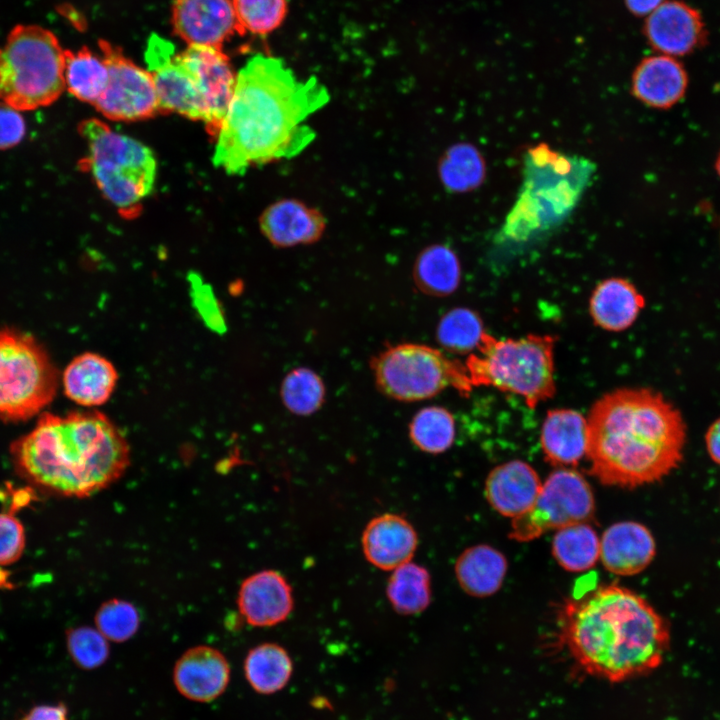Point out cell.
<instances>
[{"instance_id": "6da1fadb", "label": "cell", "mask_w": 720, "mask_h": 720, "mask_svg": "<svg viewBox=\"0 0 720 720\" xmlns=\"http://www.w3.org/2000/svg\"><path fill=\"white\" fill-rule=\"evenodd\" d=\"M329 99L316 77L300 80L281 59L254 55L237 73L216 136L215 166L242 175L252 166L297 156L316 137L306 120Z\"/></svg>"}, {"instance_id": "7a4b0ae2", "label": "cell", "mask_w": 720, "mask_h": 720, "mask_svg": "<svg viewBox=\"0 0 720 720\" xmlns=\"http://www.w3.org/2000/svg\"><path fill=\"white\" fill-rule=\"evenodd\" d=\"M685 442L680 411L649 388L607 393L588 415L589 472L604 485L635 488L662 479L680 464Z\"/></svg>"}, {"instance_id": "3957f363", "label": "cell", "mask_w": 720, "mask_h": 720, "mask_svg": "<svg viewBox=\"0 0 720 720\" xmlns=\"http://www.w3.org/2000/svg\"><path fill=\"white\" fill-rule=\"evenodd\" d=\"M559 640L588 675L612 683L646 675L669 647L665 620L640 595L615 583L567 599Z\"/></svg>"}, {"instance_id": "277c9868", "label": "cell", "mask_w": 720, "mask_h": 720, "mask_svg": "<svg viewBox=\"0 0 720 720\" xmlns=\"http://www.w3.org/2000/svg\"><path fill=\"white\" fill-rule=\"evenodd\" d=\"M18 474L42 490L89 497L117 481L130 463L129 444L103 413H43L10 445Z\"/></svg>"}, {"instance_id": "5b68a950", "label": "cell", "mask_w": 720, "mask_h": 720, "mask_svg": "<svg viewBox=\"0 0 720 720\" xmlns=\"http://www.w3.org/2000/svg\"><path fill=\"white\" fill-rule=\"evenodd\" d=\"M595 171L594 162L584 156L554 150L546 143L530 147L523 158L518 196L495 243L528 245L557 230L579 204Z\"/></svg>"}, {"instance_id": "8992f818", "label": "cell", "mask_w": 720, "mask_h": 720, "mask_svg": "<svg viewBox=\"0 0 720 720\" xmlns=\"http://www.w3.org/2000/svg\"><path fill=\"white\" fill-rule=\"evenodd\" d=\"M79 133L87 146L81 169L90 174L121 216L128 219L138 216L156 178L153 152L97 119L82 121Z\"/></svg>"}, {"instance_id": "52a82bcc", "label": "cell", "mask_w": 720, "mask_h": 720, "mask_svg": "<svg viewBox=\"0 0 720 720\" xmlns=\"http://www.w3.org/2000/svg\"><path fill=\"white\" fill-rule=\"evenodd\" d=\"M557 337L529 334L497 339L484 332L477 354L465 366L473 387L489 386L521 396L529 408L556 393L554 347Z\"/></svg>"}, {"instance_id": "ba28073f", "label": "cell", "mask_w": 720, "mask_h": 720, "mask_svg": "<svg viewBox=\"0 0 720 720\" xmlns=\"http://www.w3.org/2000/svg\"><path fill=\"white\" fill-rule=\"evenodd\" d=\"M65 50L56 36L34 25H18L0 48V101L19 111L56 101L65 89Z\"/></svg>"}, {"instance_id": "9c48e42d", "label": "cell", "mask_w": 720, "mask_h": 720, "mask_svg": "<svg viewBox=\"0 0 720 720\" xmlns=\"http://www.w3.org/2000/svg\"><path fill=\"white\" fill-rule=\"evenodd\" d=\"M59 373L32 335L0 328V421H26L54 399Z\"/></svg>"}, {"instance_id": "30bf717a", "label": "cell", "mask_w": 720, "mask_h": 720, "mask_svg": "<svg viewBox=\"0 0 720 720\" xmlns=\"http://www.w3.org/2000/svg\"><path fill=\"white\" fill-rule=\"evenodd\" d=\"M372 369L379 389L401 401L426 399L448 387L467 395L473 388L465 365L425 345L391 347L373 360Z\"/></svg>"}, {"instance_id": "8fae6325", "label": "cell", "mask_w": 720, "mask_h": 720, "mask_svg": "<svg viewBox=\"0 0 720 720\" xmlns=\"http://www.w3.org/2000/svg\"><path fill=\"white\" fill-rule=\"evenodd\" d=\"M594 512V495L586 479L578 471L560 468L547 477L531 508L513 518L509 537L531 541L550 530L586 523Z\"/></svg>"}, {"instance_id": "7c38bea8", "label": "cell", "mask_w": 720, "mask_h": 720, "mask_svg": "<svg viewBox=\"0 0 720 720\" xmlns=\"http://www.w3.org/2000/svg\"><path fill=\"white\" fill-rule=\"evenodd\" d=\"M107 65V87L94 105L106 118L115 121H138L160 113L151 74L127 58L122 50L106 40L99 41Z\"/></svg>"}, {"instance_id": "4fadbf2b", "label": "cell", "mask_w": 720, "mask_h": 720, "mask_svg": "<svg viewBox=\"0 0 720 720\" xmlns=\"http://www.w3.org/2000/svg\"><path fill=\"white\" fill-rule=\"evenodd\" d=\"M145 61L152 76L160 112H173L191 120L204 121V106L197 85L175 52L174 45L152 34Z\"/></svg>"}, {"instance_id": "5bb4252c", "label": "cell", "mask_w": 720, "mask_h": 720, "mask_svg": "<svg viewBox=\"0 0 720 720\" xmlns=\"http://www.w3.org/2000/svg\"><path fill=\"white\" fill-rule=\"evenodd\" d=\"M191 73L204 106V121L210 136L216 138L233 97L237 74L222 49L188 46L178 54Z\"/></svg>"}, {"instance_id": "9a60e30c", "label": "cell", "mask_w": 720, "mask_h": 720, "mask_svg": "<svg viewBox=\"0 0 720 720\" xmlns=\"http://www.w3.org/2000/svg\"><path fill=\"white\" fill-rule=\"evenodd\" d=\"M171 23L175 34L189 46L222 49L239 34L231 0H175Z\"/></svg>"}, {"instance_id": "2e32d148", "label": "cell", "mask_w": 720, "mask_h": 720, "mask_svg": "<svg viewBox=\"0 0 720 720\" xmlns=\"http://www.w3.org/2000/svg\"><path fill=\"white\" fill-rule=\"evenodd\" d=\"M644 30L650 45L671 57L689 54L707 39L700 12L677 0L664 1L649 14Z\"/></svg>"}, {"instance_id": "e0dca14e", "label": "cell", "mask_w": 720, "mask_h": 720, "mask_svg": "<svg viewBox=\"0 0 720 720\" xmlns=\"http://www.w3.org/2000/svg\"><path fill=\"white\" fill-rule=\"evenodd\" d=\"M242 618L254 627H271L285 621L294 607L292 587L278 571L266 569L245 578L237 595Z\"/></svg>"}, {"instance_id": "ac0fdd59", "label": "cell", "mask_w": 720, "mask_h": 720, "mask_svg": "<svg viewBox=\"0 0 720 720\" xmlns=\"http://www.w3.org/2000/svg\"><path fill=\"white\" fill-rule=\"evenodd\" d=\"M417 545L418 535L414 526L405 517L394 513L372 518L361 536L366 560L386 571L411 561Z\"/></svg>"}, {"instance_id": "d6986e66", "label": "cell", "mask_w": 720, "mask_h": 720, "mask_svg": "<svg viewBox=\"0 0 720 720\" xmlns=\"http://www.w3.org/2000/svg\"><path fill=\"white\" fill-rule=\"evenodd\" d=\"M173 680L177 690L196 702H209L220 696L230 680L226 657L211 646L188 649L177 660Z\"/></svg>"}, {"instance_id": "ffe728a7", "label": "cell", "mask_w": 720, "mask_h": 720, "mask_svg": "<svg viewBox=\"0 0 720 720\" xmlns=\"http://www.w3.org/2000/svg\"><path fill=\"white\" fill-rule=\"evenodd\" d=\"M259 225L269 242L285 248L319 240L326 229V219L318 209L300 200L282 199L263 211Z\"/></svg>"}, {"instance_id": "44dd1931", "label": "cell", "mask_w": 720, "mask_h": 720, "mask_svg": "<svg viewBox=\"0 0 720 720\" xmlns=\"http://www.w3.org/2000/svg\"><path fill=\"white\" fill-rule=\"evenodd\" d=\"M656 546L651 532L634 521H621L608 527L600 540V558L611 573L621 576L643 571L653 560Z\"/></svg>"}, {"instance_id": "7402d4cb", "label": "cell", "mask_w": 720, "mask_h": 720, "mask_svg": "<svg viewBox=\"0 0 720 720\" xmlns=\"http://www.w3.org/2000/svg\"><path fill=\"white\" fill-rule=\"evenodd\" d=\"M542 488L538 473L522 460L496 466L485 481V495L494 510L516 518L531 508Z\"/></svg>"}, {"instance_id": "603a6c76", "label": "cell", "mask_w": 720, "mask_h": 720, "mask_svg": "<svg viewBox=\"0 0 720 720\" xmlns=\"http://www.w3.org/2000/svg\"><path fill=\"white\" fill-rule=\"evenodd\" d=\"M688 76L683 65L667 55L643 59L632 75V93L643 104L668 109L685 95Z\"/></svg>"}, {"instance_id": "cb8c5ba5", "label": "cell", "mask_w": 720, "mask_h": 720, "mask_svg": "<svg viewBox=\"0 0 720 720\" xmlns=\"http://www.w3.org/2000/svg\"><path fill=\"white\" fill-rule=\"evenodd\" d=\"M118 381L115 366L104 356L85 352L66 366L62 375L65 395L82 407H98L113 394Z\"/></svg>"}, {"instance_id": "d4e9b609", "label": "cell", "mask_w": 720, "mask_h": 720, "mask_svg": "<svg viewBox=\"0 0 720 720\" xmlns=\"http://www.w3.org/2000/svg\"><path fill=\"white\" fill-rule=\"evenodd\" d=\"M540 441L545 459L551 465L575 466L586 455L587 420L573 409L550 410Z\"/></svg>"}, {"instance_id": "484cf974", "label": "cell", "mask_w": 720, "mask_h": 720, "mask_svg": "<svg viewBox=\"0 0 720 720\" xmlns=\"http://www.w3.org/2000/svg\"><path fill=\"white\" fill-rule=\"evenodd\" d=\"M645 306V299L636 287L623 278L600 282L592 292L589 311L600 328L619 332L629 328Z\"/></svg>"}, {"instance_id": "4316f807", "label": "cell", "mask_w": 720, "mask_h": 720, "mask_svg": "<svg viewBox=\"0 0 720 720\" xmlns=\"http://www.w3.org/2000/svg\"><path fill=\"white\" fill-rule=\"evenodd\" d=\"M454 568L464 592L474 597H487L501 588L508 564L500 551L490 545L478 544L465 549Z\"/></svg>"}, {"instance_id": "83f0119b", "label": "cell", "mask_w": 720, "mask_h": 720, "mask_svg": "<svg viewBox=\"0 0 720 720\" xmlns=\"http://www.w3.org/2000/svg\"><path fill=\"white\" fill-rule=\"evenodd\" d=\"M418 288L432 296L453 293L461 280V265L452 248L433 244L423 249L416 258L413 269Z\"/></svg>"}, {"instance_id": "f1b7e54d", "label": "cell", "mask_w": 720, "mask_h": 720, "mask_svg": "<svg viewBox=\"0 0 720 720\" xmlns=\"http://www.w3.org/2000/svg\"><path fill=\"white\" fill-rule=\"evenodd\" d=\"M109 79L103 57L84 47L65 50V88L77 99L95 105L103 95Z\"/></svg>"}, {"instance_id": "f546056e", "label": "cell", "mask_w": 720, "mask_h": 720, "mask_svg": "<svg viewBox=\"0 0 720 720\" xmlns=\"http://www.w3.org/2000/svg\"><path fill=\"white\" fill-rule=\"evenodd\" d=\"M441 184L452 193L471 192L484 182L486 163L476 146L470 143L451 145L438 164Z\"/></svg>"}, {"instance_id": "4dcf8cb0", "label": "cell", "mask_w": 720, "mask_h": 720, "mask_svg": "<svg viewBox=\"0 0 720 720\" xmlns=\"http://www.w3.org/2000/svg\"><path fill=\"white\" fill-rule=\"evenodd\" d=\"M292 670L289 654L275 643H263L252 648L244 661L247 681L261 694H271L282 689L289 681Z\"/></svg>"}, {"instance_id": "1f68e13d", "label": "cell", "mask_w": 720, "mask_h": 720, "mask_svg": "<svg viewBox=\"0 0 720 720\" xmlns=\"http://www.w3.org/2000/svg\"><path fill=\"white\" fill-rule=\"evenodd\" d=\"M431 577L428 570L411 561L392 570L386 596L392 608L401 615L423 612L431 601Z\"/></svg>"}, {"instance_id": "d6a6232c", "label": "cell", "mask_w": 720, "mask_h": 720, "mask_svg": "<svg viewBox=\"0 0 720 720\" xmlns=\"http://www.w3.org/2000/svg\"><path fill=\"white\" fill-rule=\"evenodd\" d=\"M552 555L567 571L581 572L592 568L600 557V540L587 523L557 530L552 540Z\"/></svg>"}, {"instance_id": "836d02e7", "label": "cell", "mask_w": 720, "mask_h": 720, "mask_svg": "<svg viewBox=\"0 0 720 720\" xmlns=\"http://www.w3.org/2000/svg\"><path fill=\"white\" fill-rule=\"evenodd\" d=\"M409 436L420 450L430 454L442 453L450 448L454 441V418L443 407H426L413 417Z\"/></svg>"}, {"instance_id": "e575fe53", "label": "cell", "mask_w": 720, "mask_h": 720, "mask_svg": "<svg viewBox=\"0 0 720 720\" xmlns=\"http://www.w3.org/2000/svg\"><path fill=\"white\" fill-rule=\"evenodd\" d=\"M480 316L468 308L447 312L437 328L439 343L453 353H468L477 349L484 333Z\"/></svg>"}, {"instance_id": "d590c367", "label": "cell", "mask_w": 720, "mask_h": 720, "mask_svg": "<svg viewBox=\"0 0 720 720\" xmlns=\"http://www.w3.org/2000/svg\"><path fill=\"white\" fill-rule=\"evenodd\" d=\"M239 34L265 36L284 22L287 0H232Z\"/></svg>"}, {"instance_id": "8d00e7d4", "label": "cell", "mask_w": 720, "mask_h": 720, "mask_svg": "<svg viewBox=\"0 0 720 720\" xmlns=\"http://www.w3.org/2000/svg\"><path fill=\"white\" fill-rule=\"evenodd\" d=\"M280 393L288 410L294 414L308 415L321 406L325 389L316 373L307 368H298L284 378Z\"/></svg>"}, {"instance_id": "74e56055", "label": "cell", "mask_w": 720, "mask_h": 720, "mask_svg": "<svg viewBox=\"0 0 720 720\" xmlns=\"http://www.w3.org/2000/svg\"><path fill=\"white\" fill-rule=\"evenodd\" d=\"M96 628L113 642H124L138 630L140 616L136 607L122 599H110L95 614Z\"/></svg>"}, {"instance_id": "f35d334b", "label": "cell", "mask_w": 720, "mask_h": 720, "mask_svg": "<svg viewBox=\"0 0 720 720\" xmlns=\"http://www.w3.org/2000/svg\"><path fill=\"white\" fill-rule=\"evenodd\" d=\"M66 639L72 660L81 668H97L104 664L109 656L108 641L97 628H73L67 632Z\"/></svg>"}, {"instance_id": "ab89813d", "label": "cell", "mask_w": 720, "mask_h": 720, "mask_svg": "<svg viewBox=\"0 0 720 720\" xmlns=\"http://www.w3.org/2000/svg\"><path fill=\"white\" fill-rule=\"evenodd\" d=\"M25 530L13 512L0 513V566L16 562L25 548Z\"/></svg>"}, {"instance_id": "60d3db41", "label": "cell", "mask_w": 720, "mask_h": 720, "mask_svg": "<svg viewBox=\"0 0 720 720\" xmlns=\"http://www.w3.org/2000/svg\"><path fill=\"white\" fill-rule=\"evenodd\" d=\"M26 132V125L20 111L0 101V150L19 144Z\"/></svg>"}, {"instance_id": "b9f144b4", "label": "cell", "mask_w": 720, "mask_h": 720, "mask_svg": "<svg viewBox=\"0 0 720 720\" xmlns=\"http://www.w3.org/2000/svg\"><path fill=\"white\" fill-rule=\"evenodd\" d=\"M64 704L41 705L31 709L21 720H67Z\"/></svg>"}, {"instance_id": "7bdbcfd3", "label": "cell", "mask_w": 720, "mask_h": 720, "mask_svg": "<svg viewBox=\"0 0 720 720\" xmlns=\"http://www.w3.org/2000/svg\"><path fill=\"white\" fill-rule=\"evenodd\" d=\"M707 451L711 459L720 465V418L714 421L705 435Z\"/></svg>"}, {"instance_id": "ee69618b", "label": "cell", "mask_w": 720, "mask_h": 720, "mask_svg": "<svg viewBox=\"0 0 720 720\" xmlns=\"http://www.w3.org/2000/svg\"><path fill=\"white\" fill-rule=\"evenodd\" d=\"M664 0H625L627 8L636 16H646L658 8Z\"/></svg>"}, {"instance_id": "f6af8a7d", "label": "cell", "mask_w": 720, "mask_h": 720, "mask_svg": "<svg viewBox=\"0 0 720 720\" xmlns=\"http://www.w3.org/2000/svg\"><path fill=\"white\" fill-rule=\"evenodd\" d=\"M715 167H716V170H717V172H718V174H719V176H720V153H719V156H718V158H717V160H716V165H715Z\"/></svg>"}]
</instances>
